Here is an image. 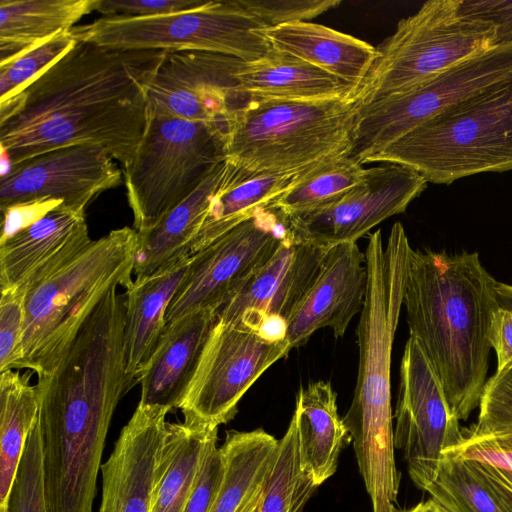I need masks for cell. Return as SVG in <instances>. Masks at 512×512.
I'll return each mask as SVG.
<instances>
[{
  "label": "cell",
  "instance_id": "6da1fadb",
  "mask_svg": "<svg viewBox=\"0 0 512 512\" xmlns=\"http://www.w3.org/2000/svg\"><path fill=\"white\" fill-rule=\"evenodd\" d=\"M166 51L79 40L17 96L0 103V147L12 166L76 145L125 164L148 118L147 88Z\"/></svg>",
  "mask_w": 512,
  "mask_h": 512
},
{
  "label": "cell",
  "instance_id": "7a4b0ae2",
  "mask_svg": "<svg viewBox=\"0 0 512 512\" xmlns=\"http://www.w3.org/2000/svg\"><path fill=\"white\" fill-rule=\"evenodd\" d=\"M497 282L477 252L410 250L403 294L410 336L459 420L479 406L487 381Z\"/></svg>",
  "mask_w": 512,
  "mask_h": 512
},
{
  "label": "cell",
  "instance_id": "3957f363",
  "mask_svg": "<svg viewBox=\"0 0 512 512\" xmlns=\"http://www.w3.org/2000/svg\"><path fill=\"white\" fill-rule=\"evenodd\" d=\"M411 246L396 222L383 243L381 230L365 250L368 288L357 327L359 367L351 405L343 420L352 437L360 474L374 512L397 504L400 474L394 455L391 407V357L403 307Z\"/></svg>",
  "mask_w": 512,
  "mask_h": 512
},
{
  "label": "cell",
  "instance_id": "277c9868",
  "mask_svg": "<svg viewBox=\"0 0 512 512\" xmlns=\"http://www.w3.org/2000/svg\"><path fill=\"white\" fill-rule=\"evenodd\" d=\"M136 248L134 228L112 230L29 289L16 370L53 371L106 292L133 283Z\"/></svg>",
  "mask_w": 512,
  "mask_h": 512
},
{
  "label": "cell",
  "instance_id": "5b68a950",
  "mask_svg": "<svg viewBox=\"0 0 512 512\" xmlns=\"http://www.w3.org/2000/svg\"><path fill=\"white\" fill-rule=\"evenodd\" d=\"M358 101L248 99L224 124L226 159L251 171H299L351 153Z\"/></svg>",
  "mask_w": 512,
  "mask_h": 512
},
{
  "label": "cell",
  "instance_id": "8992f818",
  "mask_svg": "<svg viewBox=\"0 0 512 512\" xmlns=\"http://www.w3.org/2000/svg\"><path fill=\"white\" fill-rule=\"evenodd\" d=\"M376 162L411 168L435 184L511 170L512 81L444 110L363 164Z\"/></svg>",
  "mask_w": 512,
  "mask_h": 512
},
{
  "label": "cell",
  "instance_id": "52a82bcc",
  "mask_svg": "<svg viewBox=\"0 0 512 512\" xmlns=\"http://www.w3.org/2000/svg\"><path fill=\"white\" fill-rule=\"evenodd\" d=\"M225 159L220 126L148 109L143 135L123 164L134 229L157 224Z\"/></svg>",
  "mask_w": 512,
  "mask_h": 512
},
{
  "label": "cell",
  "instance_id": "ba28073f",
  "mask_svg": "<svg viewBox=\"0 0 512 512\" xmlns=\"http://www.w3.org/2000/svg\"><path fill=\"white\" fill-rule=\"evenodd\" d=\"M459 4L460 0H429L398 22L395 32L376 47L377 59L351 95L360 108L495 47L494 27L463 16Z\"/></svg>",
  "mask_w": 512,
  "mask_h": 512
},
{
  "label": "cell",
  "instance_id": "9c48e42d",
  "mask_svg": "<svg viewBox=\"0 0 512 512\" xmlns=\"http://www.w3.org/2000/svg\"><path fill=\"white\" fill-rule=\"evenodd\" d=\"M266 27L239 0H212L164 15L103 16L73 30L79 40L113 49L205 51L250 61L273 50Z\"/></svg>",
  "mask_w": 512,
  "mask_h": 512
},
{
  "label": "cell",
  "instance_id": "30bf717a",
  "mask_svg": "<svg viewBox=\"0 0 512 512\" xmlns=\"http://www.w3.org/2000/svg\"><path fill=\"white\" fill-rule=\"evenodd\" d=\"M512 81V43L493 47L397 95L359 109L350 155L362 165L415 127L486 90Z\"/></svg>",
  "mask_w": 512,
  "mask_h": 512
},
{
  "label": "cell",
  "instance_id": "8fae6325",
  "mask_svg": "<svg viewBox=\"0 0 512 512\" xmlns=\"http://www.w3.org/2000/svg\"><path fill=\"white\" fill-rule=\"evenodd\" d=\"M290 235L287 218L267 206L192 254L188 271L167 308L165 326L198 310L217 312Z\"/></svg>",
  "mask_w": 512,
  "mask_h": 512
},
{
  "label": "cell",
  "instance_id": "7c38bea8",
  "mask_svg": "<svg viewBox=\"0 0 512 512\" xmlns=\"http://www.w3.org/2000/svg\"><path fill=\"white\" fill-rule=\"evenodd\" d=\"M291 349L288 340L269 342L247 328L216 319L179 407L184 419L226 424L247 390Z\"/></svg>",
  "mask_w": 512,
  "mask_h": 512
},
{
  "label": "cell",
  "instance_id": "4fadbf2b",
  "mask_svg": "<svg viewBox=\"0 0 512 512\" xmlns=\"http://www.w3.org/2000/svg\"><path fill=\"white\" fill-rule=\"evenodd\" d=\"M395 448L410 478L425 489L436 478L443 453L463 439L443 386L417 341L409 336L400 365Z\"/></svg>",
  "mask_w": 512,
  "mask_h": 512
},
{
  "label": "cell",
  "instance_id": "5bb4252c",
  "mask_svg": "<svg viewBox=\"0 0 512 512\" xmlns=\"http://www.w3.org/2000/svg\"><path fill=\"white\" fill-rule=\"evenodd\" d=\"M415 170L392 163L366 168L358 185L315 210L286 217L292 235L322 247L357 242L387 218L403 213L427 187Z\"/></svg>",
  "mask_w": 512,
  "mask_h": 512
},
{
  "label": "cell",
  "instance_id": "9a60e30c",
  "mask_svg": "<svg viewBox=\"0 0 512 512\" xmlns=\"http://www.w3.org/2000/svg\"><path fill=\"white\" fill-rule=\"evenodd\" d=\"M122 171L102 147L76 145L47 151L12 166L0 177V208L36 199L62 201L85 213L102 192L118 186Z\"/></svg>",
  "mask_w": 512,
  "mask_h": 512
},
{
  "label": "cell",
  "instance_id": "2e32d148",
  "mask_svg": "<svg viewBox=\"0 0 512 512\" xmlns=\"http://www.w3.org/2000/svg\"><path fill=\"white\" fill-rule=\"evenodd\" d=\"M238 58L205 52H167L147 88L151 111L220 126L244 103L232 72Z\"/></svg>",
  "mask_w": 512,
  "mask_h": 512
},
{
  "label": "cell",
  "instance_id": "e0dca14e",
  "mask_svg": "<svg viewBox=\"0 0 512 512\" xmlns=\"http://www.w3.org/2000/svg\"><path fill=\"white\" fill-rule=\"evenodd\" d=\"M328 249L298 240L291 233L260 271L217 311V319L251 331L267 316L289 323L319 276Z\"/></svg>",
  "mask_w": 512,
  "mask_h": 512
},
{
  "label": "cell",
  "instance_id": "ac0fdd59",
  "mask_svg": "<svg viewBox=\"0 0 512 512\" xmlns=\"http://www.w3.org/2000/svg\"><path fill=\"white\" fill-rule=\"evenodd\" d=\"M162 407L138 405L101 465L98 512H150L158 464L167 435Z\"/></svg>",
  "mask_w": 512,
  "mask_h": 512
},
{
  "label": "cell",
  "instance_id": "d6986e66",
  "mask_svg": "<svg viewBox=\"0 0 512 512\" xmlns=\"http://www.w3.org/2000/svg\"><path fill=\"white\" fill-rule=\"evenodd\" d=\"M365 252L357 242L329 247L315 283L288 323L291 348L304 345L321 328L342 337L353 317L361 313L367 295Z\"/></svg>",
  "mask_w": 512,
  "mask_h": 512
},
{
  "label": "cell",
  "instance_id": "ffe728a7",
  "mask_svg": "<svg viewBox=\"0 0 512 512\" xmlns=\"http://www.w3.org/2000/svg\"><path fill=\"white\" fill-rule=\"evenodd\" d=\"M91 242L85 213L60 206L0 244L1 290L20 287L28 292Z\"/></svg>",
  "mask_w": 512,
  "mask_h": 512
},
{
  "label": "cell",
  "instance_id": "44dd1931",
  "mask_svg": "<svg viewBox=\"0 0 512 512\" xmlns=\"http://www.w3.org/2000/svg\"><path fill=\"white\" fill-rule=\"evenodd\" d=\"M216 319V311L203 309L165 326L139 378L138 405L169 411L180 407Z\"/></svg>",
  "mask_w": 512,
  "mask_h": 512
},
{
  "label": "cell",
  "instance_id": "7402d4cb",
  "mask_svg": "<svg viewBox=\"0 0 512 512\" xmlns=\"http://www.w3.org/2000/svg\"><path fill=\"white\" fill-rule=\"evenodd\" d=\"M190 257L135 278L125 289L124 370L131 388L138 384L156 349L167 308L188 271Z\"/></svg>",
  "mask_w": 512,
  "mask_h": 512
},
{
  "label": "cell",
  "instance_id": "603a6c76",
  "mask_svg": "<svg viewBox=\"0 0 512 512\" xmlns=\"http://www.w3.org/2000/svg\"><path fill=\"white\" fill-rule=\"evenodd\" d=\"M262 33L276 52L329 73L350 85L353 92L378 57L377 48L369 43L309 21L266 27Z\"/></svg>",
  "mask_w": 512,
  "mask_h": 512
},
{
  "label": "cell",
  "instance_id": "cb8c5ba5",
  "mask_svg": "<svg viewBox=\"0 0 512 512\" xmlns=\"http://www.w3.org/2000/svg\"><path fill=\"white\" fill-rule=\"evenodd\" d=\"M232 77L244 102L253 98L329 100L353 92L350 85L329 73L275 50L255 60L237 59Z\"/></svg>",
  "mask_w": 512,
  "mask_h": 512
},
{
  "label": "cell",
  "instance_id": "d4e9b609",
  "mask_svg": "<svg viewBox=\"0 0 512 512\" xmlns=\"http://www.w3.org/2000/svg\"><path fill=\"white\" fill-rule=\"evenodd\" d=\"M311 168L289 172L251 171L226 159L223 178L211 197L191 255L269 206Z\"/></svg>",
  "mask_w": 512,
  "mask_h": 512
},
{
  "label": "cell",
  "instance_id": "484cf974",
  "mask_svg": "<svg viewBox=\"0 0 512 512\" xmlns=\"http://www.w3.org/2000/svg\"><path fill=\"white\" fill-rule=\"evenodd\" d=\"M226 169V159L179 205L153 227L137 231L133 274L142 278L191 255L192 244L204 222L211 197Z\"/></svg>",
  "mask_w": 512,
  "mask_h": 512
},
{
  "label": "cell",
  "instance_id": "4316f807",
  "mask_svg": "<svg viewBox=\"0 0 512 512\" xmlns=\"http://www.w3.org/2000/svg\"><path fill=\"white\" fill-rule=\"evenodd\" d=\"M293 417L303 468L320 486L336 472L341 451L352 441L338 414L336 393L330 382H311L301 388Z\"/></svg>",
  "mask_w": 512,
  "mask_h": 512
},
{
  "label": "cell",
  "instance_id": "83f0119b",
  "mask_svg": "<svg viewBox=\"0 0 512 512\" xmlns=\"http://www.w3.org/2000/svg\"><path fill=\"white\" fill-rule=\"evenodd\" d=\"M218 426L185 420L167 423L150 512H184L202 465L217 447Z\"/></svg>",
  "mask_w": 512,
  "mask_h": 512
},
{
  "label": "cell",
  "instance_id": "f1b7e54d",
  "mask_svg": "<svg viewBox=\"0 0 512 512\" xmlns=\"http://www.w3.org/2000/svg\"><path fill=\"white\" fill-rule=\"evenodd\" d=\"M100 0H1L0 65L74 28Z\"/></svg>",
  "mask_w": 512,
  "mask_h": 512
},
{
  "label": "cell",
  "instance_id": "f546056e",
  "mask_svg": "<svg viewBox=\"0 0 512 512\" xmlns=\"http://www.w3.org/2000/svg\"><path fill=\"white\" fill-rule=\"evenodd\" d=\"M278 441L263 429L226 433L220 447L224 474L209 512H241L265 485Z\"/></svg>",
  "mask_w": 512,
  "mask_h": 512
},
{
  "label": "cell",
  "instance_id": "4dcf8cb0",
  "mask_svg": "<svg viewBox=\"0 0 512 512\" xmlns=\"http://www.w3.org/2000/svg\"><path fill=\"white\" fill-rule=\"evenodd\" d=\"M34 372L9 369L0 375V512H3L15 481L22 454L39 414Z\"/></svg>",
  "mask_w": 512,
  "mask_h": 512
},
{
  "label": "cell",
  "instance_id": "1f68e13d",
  "mask_svg": "<svg viewBox=\"0 0 512 512\" xmlns=\"http://www.w3.org/2000/svg\"><path fill=\"white\" fill-rule=\"evenodd\" d=\"M366 168L349 154L331 158L309 169L269 206L285 217L306 213L337 199L365 178Z\"/></svg>",
  "mask_w": 512,
  "mask_h": 512
},
{
  "label": "cell",
  "instance_id": "d6a6232c",
  "mask_svg": "<svg viewBox=\"0 0 512 512\" xmlns=\"http://www.w3.org/2000/svg\"><path fill=\"white\" fill-rule=\"evenodd\" d=\"M425 491L448 512H509L475 460L443 454Z\"/></svg>",
  "mask_w": 512,
  "mask_h": 512
},
{
  "label": "cell",
  "instance_id": "836d02e7",
  "mask_svg": "<svg viewBox=\"0 0 512 512\" xmlns=\"http://www.w3.org/2000/svg\"><path fill=\"white\" fill-rule=\"evenodd\" d=\"M317 487L303 468L297 425L292 416L284 436L278 441L260 512H302Z\"/></svg>",
  "mask_w": 512,
  "mask_h": 512
},
{
  "label": "cell",
  "instance_id": "e575fe53",
  "mask_svg": "<svg viewBox=\"0 0 512 512\" xmlns=\"http://www.w3.org/2000/svg\"><path fill=\"white\" fill-rule=\"evenodd\" d=\"M77 41L73 29L63 31L9 63L0 65V103L25 90L40 74L62 58Z\"/></svg>",
  "mask_w": 512,
  "mask_h": 512
},
{
  "label": "cell",
  "instance_id": "d590c367",
  "mask_svg": "<svg viewBox=\"0 0 512 512\" xmlns=\"http://www.w3.org/2000/svg\"><path fill=\"white\" fill-rule=\"evenodd\" d=\"M3 512H48L38 419L31 430Z\"/></svg>",
  "mask_w": 512,
  "mask_h": 512
},
{
  "label": "cell",
  "instance_id": "8d00e7d4",
  "mask_svg": "<svg viewBox=\"0 0 512 512\" xmlns=\"http://www.w3.org/2000/svg\"><path fill=\"white\" fill-rule=\"evenodd\" d=\"M512 429V366L496 370L485 383L476 424L468 429L490 433Z\"/></svg>",
  "mask_w": 512,
  "mask_h": 512
},
{
  "label": "cell",
  "instance_id": "74e56055",
  "mask_svg": "<svg viewBox=\"0 0 512 512\" xmlns=\"http://www.w3.org/2000/svg\"><path fill=\"white\" fill-rule=\"evenodd\" d=\"M26 295L20 287L1 290L0 372L16 369L21 359Z\"/></svg>",
  "mask_w": 512,
  "mask_h": 512
},
{
  "label": "cell",
  "instance_id": "f35d334b",
  "mask_svg": "<svg viewBox=\"0 0 512 512\" xmlns=\"http://www.w3.org/2000/svg\"><path fill=\"white\" fill-rule=\"evenodd\" d=\"M443 454L483 462L512 472V429L490 433L463 431L462 441Z\"/></svg>",
  "mask_w": 512,
  "mask_h": 512
},
{
  "label": "cell",
  "instance_id": "ab89813d",
  "mask_svg": "<svg viewBox=\"0 0 512 512\" xmlns=\"http://www.w3.org/2000/svg\"><path fill=\"white\" fill-rule=\"evenodd\" d=\"M267 27L311 20L339 6V0H239Z\"/></svg>",
  "mask_w": 512,
  "mask_h": 512
},
{
  "label": "cell",
  "instance_id": "60d3db41",
  "mask_svg": "<svg viewBox=\"0 0 512 512\" xmlns=\"http://www.w3.org/2000/svg\"><path fill=\"white\" fill-rule=\"evenodd\" d=\"M459 12L490 23L495 29V47L512 43V0H460Z\"/></svg>",
  "mask_w": 512,
  "mask_h": 512
},
{
  "label": "cell",
  "instance_id": "b9f144b4",
  "mask_svg": "<svg viewBox=\"0 0 512 512\" xmlns=\"http://www.w3.org/2000/svg\"><path fill=\"white\" fill-rule=\"evenodd\" d=\"M205 2L204 0H100L96 11L104 16L148 17L189 10Z\"/></svg>",
  "mask_w": 512,
  "mask_h": 512
},
{
  "label": "cell",
  "instance_id": "7bdbcfd3",
  "mask_svg": "<svg viewBox=\"0 0 512 512\" xmlns=\"http://www.w3.org/2000/svg\"><path fill=\"white\" fill-rule=\"evenodd\" d=\"M224 474L220 448L206 457L184 512H209L218 494Z\"/></svg>",
  "mask_w": 512,
  "mask_h": 512
},
{
  "label": "cell",
  "instance_id": "ee69618b",
  "mask_svg": "<svg viewBox=\"0 0 512 512\" xmlns=\"http://www.w3.org/2000/svg\"><path fill=\"white\" fill-rule=\"evenodd\" d=\"M63 203L60 200L43 198L12 204L2 210L3 222L0 244L20 231L30 227Z\"/></svg>",
  "mask_w": 512,
  "mask_h": 512
},
{
  "label": "cell",
  "instance_id": "f6af8a7d",
  "mask_svg": "<svg viewBox=\"0 0 512 512\" xmlns=\"http://www.w3.org/2000/svg\"><path fill=\"white\" fill-rule=\"evenodd\" d=\"M489 340L497 356V370L512 366V303L499 301L492 314Z\"/></svg>",
  "mask_w": 512,
  "mask_h": 512
},
{
  "label": "cell",
  "instance_id": "bcb514c9",
  "mask_svg": "<svg viewBox=\"0 0 512 512\" xmlns=\"http://www.w3.org/2000/svg\"><path fill=\"white\" fill-rule=\"evenodd\" d=\"M480 469L490 481L503 504L512 512V472L479 462Z\"/></svg>",
  "mask_w": 512,
  "mask_h": 512
},
{
  "label": "cell",
  "instance_id": "7dc6e473",
  "mask_svg": "<svg viewBox=\"0 0 512 512\" xmlns=\"http://www.w3.org/2000/svg\"><path fill=\"white\" fill-rule=\"evenodd\" d=\"M265 485L248 500L241 512H260Z\"/></svg>",
  "mask_w": 512,
  "mask_h": 512
},
{
  "label": "cell",
  "instance_id": "c3c4849f",
  "mask_svg": "<svg viewBox=\"0 0 512 512\" xmlns=\"http://www.w3.org/2000/svg\"><path fill=\"white\" fill-rule=\"evenodd\" d=\"M496 290L500 302L512 303V285L497 282Z\"/></svg>",
  "mask_w": 512,
  "mask_h": 512
},
{
  "label": "cell",
  "instance_id": "681fc988",
  "mask_svg": "<svg viewBox=\"0 0 512 512\" xmlns=\"http://www.w3.org/2000/svg\"><path fill=\"white\" fill-rule=\"evenodd\" d=\"M424 512H448L444 509L440 504H438L435 500L429 499L425 502Z\"/></svg>",
  "mask_w": 512,
  "mask_h": 512
},
{
  "label": "cell",
  "instance_id": "f907efd6",
  "mask_svg": "<svg viewBox=\"0 0 512 512\" xmlns=\"http://www.w3.org/2000/svg\"><path fill=\"white\" fill-rule=\"evenodd\" d=\"M424 509H425V502H421L408 510H400V512H424Z\"/></svg>",
  "mask_w": 512,
  "mask_h": 512
}]
</instances>
